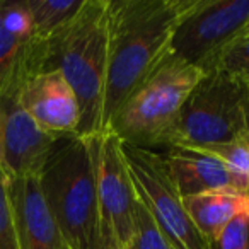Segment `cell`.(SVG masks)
Returning <instances> with one entry per match:
<instances>
[{
    "instance_id": "cell-16",
    "label": "cell",
    "mask_w": 249,
    "mask_h": 249,
    "mask_svg": "<svg viewBox=\"0 0 249 249\" xmlns=\"http://www.w3.org/2000/svg\"><path fill=\"white\" fill-rule=\"evenodd\" d=\"M201 150L217 157L231 173L234 190L239 195L249 196V139L203 147Z\"/></svg>"
},
{
    "instance_id": "cell-24",
    "label": "cell",
    "mask_w": 249,
    "mask_h": 249,
    "mask_svg": "<svg viewBox=\"0 0 249 249\" xmlns=\"http://www.w3.org/2000/svg\"><path fill=\"white\" fill-rule=\"evenodd\" d=\"M0 126H2V116H0Z\"/></svg>"
},
{
    "instance_id": "cell-11",
    "label": "cell",
    "mask_w": 249,
    "mask_h": 249,
    "mask_svg": "<svg viewBox=\"0 0 249 249\" xmlns=\"http://www.w3.org/2000/svg\"><path fill=\"white\" fill-rule=\"evenodd\" d=\"M19 249H69L43 196L39 176L9 178Z\"/></svg>"
},
{
    "instance_id": "cell-10",
    "label": "cell",
    "mask_w": 249,
    "mask_h": 249,
    "mask_svg": "<svg viewBox=\"0 0 249 249\" xmlns=\"http://www.w3.org/2000/svg\"><path fill=\"white\" fill-rule=\"evenodd\" d=\"M19 103L45 132L52 135L77 133L80 109L73 89L56 69L29 73L19 84Z\"/></svg>"
},
{
    "instance_id": "cell-22",
    "label": "cell",
    "mask_w": 249,
    "mask_h": 249,
    "mask_svg": "<svg viewBox=\"0 0 249 249\" xmlns=\"http://www.w3.org/2000/svg\"><path fill=\"white\" fill-rule=\"evenodd\" d=\"M242 36H249V21H248V24H246V29H244V33H242Z\"/></svg>"
},
{
    "instance_id": "cell-17",
    "label": "cell",
    "mask_w": 249,
    "mask_h": 249,
    "mask_svg": "<svg viewBox=\"0 0 249 249\" xmlns=\"http://www.w3.org/2000/svg\"><path fill=\"white\" fill-rule=\"evenodd\" d=\"M126 249H173V246L167 242L166 235L162 234L157 222L149 213L145 205L139 200V196H137L135 227Z\"/></svg>"
},
{
    "instance_id": "cell-18",
    "label": "cell",
    "mask_w": 249,
    "mask_h": 249,
    "mask_svg": "<svg viewBox=\"0 0 249 249\" xmlns=\"http://www.w3.org/2000/svg\"><path fill=\"white\" fill-rule=\"evenodd\" d=\"M217 69L234 75L249 87V36H241L225 50Z\"/></svg>"
},
{
    "instance_id": "cell-2",
    "label": "cell",
    "mask_w": 249,
    "mask_h": 249,
    "mask_svg": "<svg viewBox=\"0 0 249 249\" xmlns=\"http://www.w3.org/2000/svg\"><path fill=\"white\" fill-rule=\"evenodd\" d=\"M109 0H84L82 7L45 46L43 70L56 69L73 89L80 109L75 135L103 133L109 52Z\"/></svg>"
},
{
    "instance_id": "cell-8",
    "label": "cell",
    "mask_w": 249,
    "mask_h": 249,
    "mask_svg": "<svg viewBox=\"0 0 249 249\" xmlns=\"http://www.w3.org/2000/svg\"><path fill=\"white\" fill-rule=\"evenodd\" d=\"M96 171L101 239L126 249L135 227L137 193L124 159L123 142L113 132L89 139Z\"/></svg>"
},
{
    "instance_id": "cell-6",
    "label": "cell",
    "mask_w": 249,
    "mask_h": 249,
    "mask_svg": "<svg viewBox=\"0 0 249 249\" xmlns=\"http://www.w3.org/2000/svg\"><path fill=\"white\" fill-rule=\"evenodd\" d=\"M248 21L249 0H193L178 22L169 53L203 73L212 72Z\"/></svg>"
},
{
    "instance_id": "cell-14",
    "label": "cell",
    "mask_w": 249,
    "mask_h": 249,
    "mask_svg": "<svg viewBox=\"0 0 249 249\" xmlns=\"http://www.w3.org/2000/svg\"><path fill=\"white\" fill-rule=\"evenodd\" d=\"M183 205L195 227L212 248L229 222L235 215L248 210V196L234 190L205 191L193 196H184Z\"/></svg>"
},
{
    "instance_id": "cell-12",
    "label": "cell",
    "mask_w": 249,
    "mask_h": 249,
    "mask_svg": "<svg viewBox=\"0 0 249 249\" xmlns=\"http://www.w3.org/2000/svg\"><path fill=\"white\" fill-rule=\"evenodd\" d=\"M33 41L26 0H0V94L14 77L31 72Z\"/></svg>"
},
{
    "instance_id": "cell-19",
    "label": "cell",
    "mask_w": 249,
    "mask_h": 249,
    "mask_svg": "<svg viewBox=\"0 0 249 249\" xmlns=\"http://www.w3.org/2000/svg\"><path fill=\"white\" fill-rule=\"evenodd\" d=\"M0 249H19L12 207L9 200V176L0 166Z\"/></svg>"
},
{
    "instance_id": "cell-23",
    "label": "cell",
    "mask_w": 249,
    "mask_h": 249,
    "mask_svg": "<svg viewBox=\"0 0 249 249\" xmlns=\"http://www.w3.org/2000/svg\"><path fill=\"white\" fill-rule=\"evenodd\" d=\"M246 213H248V217H249V196H248V210H246Z\"/></svg>"
},
{
    "instance_id": "cell-20",
    "label": "cell",
    "mask_w": 249,
    "mask_h": 249,
    "mask_svg": "<svg viewBox=\"0 0 249 249\" xmlns=\"http://www.w3.org/2000/svg\"><path fill=\"white\" fill-rule=\"evenodd\" d=\"M212 249H249V217L246 212L235 215L222 231Z\"/></svg>"
},
{
    "instance_id": "cell-1",
    "label": "cell",
    "mask_w": 249,
    "mask_h": 249,
    "mask_svg": "<svg viewBox=\"0 0 249 249\" xmlns=\"http://www.w3.org/2000/svg\"><path fill=\"white\" fill-rule=\"evenodd\" d=\"M193 0H109V52L103 133L123 101L169 53L178 22Z\"/></svg>"
},
{
    "instance_id": "cell-4",
    "label": "cell",
    "mask_w": 249,
    "mask_h": 249,
    "mask_svg": "<svg viewBox=\"0 0 249 249\" xmlns=\"http://www.w3.org/2000/svg\"><path fill=\"white\" fill-rule=\"evenodd\" d=\"M201 77L200 69L167 53L118 107L106 132L143 149L167 145L181 107Z\"/></svg>"
},
{
    "instance_id": "cell-5",
    "label": "cell",
    "mask_w": 249,
    "mask_h": 249,
    "mask_svg": "<svg viewBox=\"0 0 249 249\" xmlns=\"http://www.w3.org/2000/svg\"><path fill=\"white\" fill-rule=\"evenodd\" d=\"M242 139H249V87L215 69L186 97L166 147L203 149Z\"/></svg>"
},
{
    "instance_id": "cell-21",
    "label": "cell",
    "mask_w": 249,
    "mask_h": 249,
    "mask_svg": "<svg viewBox=\"0 0 249 249\" xmlns=\"http://www.w3.org/2000/svg\"><path fill=\"white\" fill-rule=\"evenodd\" d=\"M99 249H118V248H116V246L109 244V242H106V241H103V239H101V246H99Z\"/></svg>"
},
{
    "instance_id": "cell-3",
    "label": "cell",
    "mask_w": 249,
    "mask_h": 249,
    "mask_svg": "<svg viewBox=\"0 0 249 249\" xmlns=\"http://www.w3.org/2000/svg\"><path fill=\"white\" fill-rule=\"evenodd\" d=\"M39 184L69 249H99V205L89 139L60 135L39 173Z\"/></svg>"
},
{
    "instance_id": "cell-7",
    "label": "cell",
    "mask_w": 249,
    "mask_h": 249,
    "mask_svg": "<svg viewBox=\"0 0 249 249\" xmlns=\"http://www.w3.org/2000/svg\"><path fill=\"white\" fill-rule=\"evenodd\" d=\"M139 200L157 222L173 249H212L191 222L162 154L123 143Z\"/></svg>"
},
{
    "instance_id": "cell-15",
    "label": "cell",
    "mask_w": 249,
    "mask_h": 249,
    "mask_svg": "<svg viewBox=\"0 0 249 249\" xmlns=\"http://www.w3.org/2000/svg\"><path fill=\"white\" fill-rule=\"evenodd\" d=\"M84 0H26L33 19V36L50 41L79 12Z\"/></svg>"
},
{
    "instance_id": "cell-9",
    "label": "cell",
    "mask_w": 249,
    "mask_h": 249,
    "mask_svg": "<svg viewBox=\"0 0 249 249\" xmlns=\"http://www.w3.org/2000/svg\"><path fill=\"white\" fill-rule=\"evenodd\" d=\"M24 79L14 77L0 94V166L9 178L39 176L58 139L45 132L19 103V84Z\"/></svg>"
},
{
    "instance_id": "cell-13",
    "label": "cell",
    "mask_w": 249,
    "mask_h": 249,
    "mask_svg": "<svg viewBox=\"0 0 249 249\" xmlns=\"http://www.w3.org/2000/svg\"><path fill=\"white\" fill-rule=\"evenodd\" d=\"M164 159L183 198L205 191L234 190L229 169L217 157L205 150L191 147H169V152L164 154Z\"/></svg>"
}]
</instances>
